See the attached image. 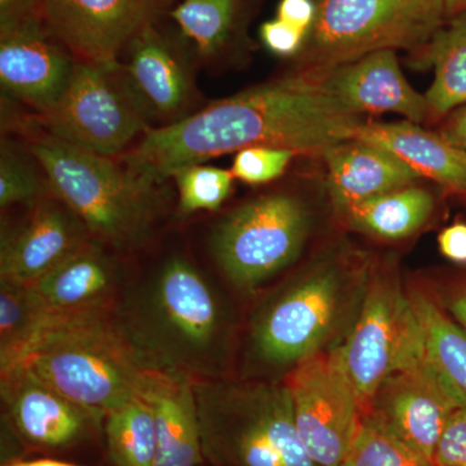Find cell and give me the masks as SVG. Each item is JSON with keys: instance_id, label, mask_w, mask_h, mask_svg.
<instances>
[{"instance_id": "obj_24", "label": "cell", "mask_w": 466, "mask_h": 466, "mask_svg": "<svg viewBox=\"0 0 466 466\" xmlns=\"http://www.w3.org/2000/svg\"><path fill=\"white\" fill-rule=\"evenodd\" d=\"M420 51L421 63L434 69L425 94L428 121H443L466 106V12L451 16Z\"/></svg>"}, {"instance_id": "obj_41", "label": "cell", "mask_w": 466, "mask_h": 466, "mask_svg": "<svg viewBox=\"0 0 466 466\" xmlns=\"http://www.w3.org/2000/svg\"><path fill=\"white\" fill-rule=\"evenodd\" d=\"M447 17L466 12V0H446Z\"/></svg>"}, {"instance_id": "obj_14", "label": "cell", "mask_w": 466, "mask_h": 466, "mask_svg": "<svg viewBox=\"0 0 466 466\" xmlns=\"http://www.w3.org/2000/svg\"><path fill=\"white\" fill-rule=\"evenodd\" d=\"M46 26L76 61L118 66L119 52L152 18L153 0H39Z\"/></svg>"}, {"instance_id": "obj_35", "label": "cell", "mask_w": 466, "mask_h": 466, "mask_svg": "<svg viewBox=\"0 0 466 466\" xmlns=\"http://www.w3.org/2000/svg\"><path fill=\"white\" fill-rule=\"evenodd\" d=\"M318 5L314 0H280L278 5L279 20L309 33L317 18Z\"/></svg>"}, {"instance_id": "obj_40", "label": "cell", "mask_w": 466, "mask_h": 466, "mask_svg": "<svg viewBox=\"0 0 466 466\" xmlns=\"http://www.w3.org/2000/svg\"><path fill=\"white\" fill-rule=\"evenodd\" d=\"M3 466H79L51 459L11 460Z\"/></svg>"}, {"instance_id": "obj_5", "label": "cell", "mask_w": 466, "mask_h": 466, "mask_svg": "<svg viewBox=\"0 0 466 466\" xmlns=\"http://www.w3.org/2000/svg\"><path fill=\"white\" fill-rule=\"evenodd\" d=\"M370 263L343 253L311 267L260 309L250 332L251 352L274 368L296 367L327 349L357 315Z\"/></svg>"}, {"instance_id": "obj_15", "label": "cell", "mask_w": 466, "mask_h": 466, "mask_svg": "<svg viewBox=\"0 0 466 466\" xmlns=\"http://www.w3.org/2000/svg\"><path fill=\"white\" fill-rule=\"evenodd\" d=\"M92 240L84 222L50 192L20 225L2 233L0 279L35 284Z\"/></svg>"}, {"instance_id": "obj_13", "label": "cell", "mask_w": 466, "mask_h": 466, "mask_svg": "<svg viewBox=\"0 0 466 466\" xmlns=\"http://www.w3.org/2000/svg\"><path fill=\"white\" fill-rule=\"evenodd\" d=\"M76 60L41 15L0 24V82L34 115L47 112L66 91Z\"/></svg>"}, {"instance_id": "obj_20", "label": "cell", "mask_w": 466, "mask_h": 466, "mask_svg": "<svg viewBox=\"0 0 466 466\" xmlns=\"http://www.w3.org/2000/svg\"><path fill=\"white\" fill-rule=\"evenodd\" d=\"M320 156L337 216L360 202L416 184L421 177L406 159L360 139L334 144Z\"/></svg>"}, {"instance_id": "obj_29", "label": "cell", "mask_w": 466, "mask_h": 466, "mask_svg": "<svg viewBox=\"0 0 466 466\" xmlns=\"http://www.w3.org/2000/svg\"><path fill=\"white\" fill-rule=\"evenodd\" d=\"M342 466H437L410 449L368 412L360 422Z\"/></svg>"}, {"instance_id": "obj_22", "label": "cell", "mask_w": 466, "mask_h": 466, "mask_svg": "<svg viewBox=\"0 0 466 466\" xmlns=\"http://www.w3.org/2000/svg\"><path fill=\"white\" fill-rule=\"evenodd\" d=\"M352 139L391 150L406 159L420 177L433 180L466 202V150L444 142L437 133L408 121L364 122Z\"/></svg>"}, {"instance_id": "obj_38", "label": "cell", "mask_w": 466, "mask_h": 466, "mask_svg": "<svg viewBox=\"0 0 466 466\" xmlns=\"http://www.w3.org/2000/svg\"><path fill=\"white\" fill-rule=\"evenodd\" d=\"M437 134L451 146L466 150V106L447 116Z\"/></svg>"}, {"instance_id": "obj_12", "label": "cell", "mask_w": 466, "mask_h": 466, "mask_svg": "<svg viewBox=\"0 0 466 466\" xmlns=\"http://www.w3.org/2000/svg\"><path fill=\"white\" fill-rule=\"evenodd\" d=\"M461 407L420 354L382 382L363 412L379 420L410 449L433 460L444 429Z\"/></svg>"}, {"instance_id": "obj_36", "label": "cell", "mask_w": 466, "mask_h": 466, "mask_svg": "<svg viewBox=\"0 0 466 466\" xmlns=\"http://www.w3.org/2000/svg\"><path fill=\"white\" fill-rule=\"evenodd\" d=\"M441 253L455 263H466V223L456 222L441 232L438 238Z\"/></svg>"}, {"instance_id": "obj_39", "label": "cell", "mask_w": 466, "mask_h": 466, "mask_svg": "<svg viewBox=\"0 0 466 466\" xmlns=\"http://www.w3.org/2000/svg\"><path fill=\"white\" fill-rule=\"evenodd\" d=\"M38 15H41L39 0H0V24Z\"/></svg>"}, {"instance_id": "obj_17", "label": "cell", "mask_w": 466, "mask_h": 466, "mask_svg": "<svg viewBox=\"0 0 466 466\" xmlns=\"http://www.w3.org/2000/svg\"><path fill=\"white\" fill-rule=\"evenodd\" d=\"M3 407L18 437L38 449L72 446L97 424L87 412L36 379L25 367L3 370Z\"/></svg>"}, {"instance_id": "obj_30", "label": "cell", "mask_w": 466, "mask_h": 466, "mask_svg": "<svg viewBox=\"0 0 466 466\" xmlns=\"http://www.w3.org/2000/svg\"><path fill=\"white\" fill-rule=\"evenodd\" d=\"M170 177L184 214L218 210L231 195L235 180L231 170L202 164L177 168Z\"/></svg>"}, {"instance_id": "obj_8", "label": "cell", "mask_w": 466, "mask_h": 466, "mask_svg": "<svg viewBox=\"0 0 466 466\" xmlns=\"http://www.w3.org/2000/svg\"><path fill=\"white\" fill-rule=\"evenodd\" d=\"M337 346L361 412L391 373L421 354L415 309L390 263L368 268L357 315Z\"/></svg>"}, {"instance_id": "obj_32", "label": "cell", "mask_w": 466, "mask_h": 466, "mask_svg": "<svg viewBox=\"0 0 466 466\" xmlns=\"http://www.w3.org/2000/svg\"><path fill=\"white\" fill-rule=\"evenodd\" d=\"M296 156L290 149L250 147L236 153L231 173L235 179L259 186L280 177Z\"/></svg>"}, {"instance_id": "obj_21", "label": "cell", "mask_w": 466, "mask_h": 466, "mask_svg": "<svg viewBox=\"0 0 466 466\" xmlns=\"http://www.w3.org/2000/svg\"><path fill=\"white\" fill-rule=\"evenodd\" d=\"M92 240L41 280L30 285L45 314L112 309L121 276L118 266Z\"/></svg>"}, {"instance_id": "obj_27", "label": "cell", "mask_w": 466, "mask_h": 466, "mask_svg": "<svg viewBox=\"0 0 466 466\" xmlns=\"http://www.w3.org/2000/svg\"><path fill=\"white\" fill-rule=\"evenodd\" d=\"M43 317L30 285L0 279V372L17 363Z\"/></svg>"}, {"instance_id": "obj_3", "label": "cell", "mask_w": 466, "mask_h": 466, "mask_svg": "<svg viewBox=\"0 0 466 466\" xmlns=\"http://www.w3.org/2000/svg\"><path fill=\"white\" fill-rule=\"evenodd\" d=\"M18 126L50 192L95 241L130 251L148 240L161 211L162 184L135 173L119 157L76 148L24 121Z\"/></svg>"}, {"instance_id": "obj_18", "label": "cell", "mask_w": 466, "mask_h": 466, "mask_svg": "<svg viewBox=\"0 0 466 466\" xmlns=\"http://www.w3.org/2000/svg\"><path fill=\"white\" fill-rule=\"evenodd\" d=\"M330 94L357 115L395 113L404 121H428L425 95L417 92L401 72L397 51L372 52L320 76Z\"/></svg>"}, {"instance_id": "obj_26", "label": "cell", "mask_w": 466, "mask_h": 466, "mask_svg": "<svg viewBox=\"0 0 466 466\" xmlns=\"http://www.w3.org/2000/svg\"><path fill=\"white\" fill-rule=\"evenodd\" d=\"M106 447L116 466H156L157 441L152 410L139 394L104 419Z\"/></svg>"}, {"instance_id": "obj_9", "label": "cell", "mask_w": 466, "mask_h": 466, "mask_svg": "<svg viewBox=\"0 0 466 466\" xmlns=\"http://www.w3.org/2000/svg\"><path fill=\"white\" fill-rule=\"evenodd\" d=\"M311 227V211L302 198L271 193L220 220L211 235V251L235 287L251 290L299 259Z\"/></svg>"}, {"instance_id": "obj_28", "label": "cell", "mask_w": 466, "mask_h": 466, "mask_svg": "<svg viewBox=\"0 0 466 466\" xmlns=\"http://www.w3.org/2000/svg\"><path fill=\"white\" fill-rule=\"evenodd\" d=\"M236 8L238 0H184L170 16L198 52L210 56L228 39Z\"/></svg>"}, {"instance_id": "obj_33", "label": "cell", "mask_w": 466, "mask_h": 466, "mask_svg": "<svg viewBox=\"0 0 466 466\" xmlns=\"http://www.w3.org/2000/svg\"><path fill=\"white\" fill-rule=\"evenodd\" d=\"M433 460L437 466H466V407L459 408L451 417Z\"/></svg>"}, {"instance_id": "obj_1", "label": "cell", "mask_w": 466, "mask_h": 466, "mask_svg": "<svg viewBox=\"0 0 466 466\" xmlns=\"http://www.w3.org/2000/svg\"><path fill=\"white\" fill-rule=\"evenodd\" d=\"M364 122L325 88L320 76L299 69L214 101L174 124L148 127L119 158L135 173L164 184L177 168L250 147L321 155L352 139Z\"/></svg>"}, {"instance_id": "obj_6", "label": "cell", "mask_w": 466, "mask_h": 466, "mask_svg": "<svg viewBox=\"0 0 466 466\" xmlns=\"http://www.w3.org/2000/svg\"><path fill=\"white\" fill-rule=\"evenodd\" d=\"M202 452L214 466H320L300 441L285 385L195 381Z\"/></svg>"}, {"instance_id": "obj_25", "label": "cell", "mask_w": 466, "mask_h": 466, "mask_svg": "<svg viewBox=\"0 0 466 466\" xmlns=\"http://www.w3.org/2000/svg\"><path fill=\"white\" fill-rule=\"evenodd\" d=\"M434 208L433 193L410 184L346 208L339 217L350 229L381 240L398 241L425 226Z\"/></svg>"}, {"instance_id": "obj_31", "label": "cell", "mask_w": 466, "mask_h": 466, "mask_svg": "<svg viewBox=\"0 0 466 466\" xmlns=\"http://www.w3.org/2000/svg\"><path fill=\"white\" fill-rule=\"evenodd\" d=\"M50 193L47 180L36 174L11 143L2 142L0 150V208L5 210L14 205L32 208Z\"/></svg>"}, {"instance_id": "obj_37", "label": "cell", "mask_w": 466, "mask_h": 466, "mask_svg": "<svg viewBox=\"0 0 466 466\" xmlns=\"http://www.w3.org/2000/svg\"><path fill=\"white\" fill-rule=\"evenodd\" d=\"M444 290L441 306L466 333V278L452 281Z\"/></svg>"}, {"instance_id": "obj_10", "label": "cell", "mask_w": 466, "mask_h": 466, "mask_svg": "<svg viewBox=\"0 0 466 466\" xmlns=\"http://www.w3.org/2000/svg\"><path fill=\"white\" fill-rule=\"evenodd\" d=\"M24 122L61 142L108 157L125 155L150 127L126 87L121 64L112 67L82 61H76L57 103Z\"/></svg>"}, {"instance_id": "obj_4", "label": "cell", "mask_w": 466, "mask_h": 466, "mask_svg": "<svg viewBox=\"0 0 466 466\" xmlns=\"http://www.w3.org/2000/svg\"><path fill=\"white\" fill-rule=\"evenodd\" d=\"M118 318L147 366L214 380L225 318L213 287L189 260L168 258Z\"/></svg>"}, {"instance_id": "obj_23", "label": "cell", "mask_w": 466, "mask_h": 466, "mask_svg": "<svg viewBox=\"0 0 466 466\" xmlns=\"http://www.w3.org/2000/svg\"><path fill=\"white\" fill-rule=\"evenodd\" d=\"M421 332V357L466 407V333L441 300L421 289H410Z\"/></svg>"}, {"instance_id": "obj_16", "label": "cell", "mask_w": 466, "mask_h": 466, "mask_svg": "<svg viewBox=\"0 0 466 466\" xmlns=\"http://www.w3.org/2000/svg\"><path fill=\"white\" fill-rule=\"evenodd\" d=\"M127 48L122 78L147 121L150 116L165 126L189 116L196 90L182 54L150 21L135 34Z\"/></svg>"}, {"instance_id": "obj_34", "label": "cell", "mask_w": 466, "mask_h": 466, "mask_svg": "<svg viewBox=\"0 0 466 466\" xmlns=\"http://www.w3.org/2000/svg\"><path fill=\"white\" fill-rule=\"evenodd\" d=\"M259 35L267 50L284 57L299 54L308 38V33L279 18L262 24Z\"/></svg>"}, {"instance_id": "obj_7", "label": "cell", "mask_w": 466, "mask_h": 466, "mask_svg": "<svg viewBox=\"0 0 466 466\" xmlns=\"http://www.w3.org/2000/svg\"><path fill=\"white\" fill-rule=\"evenodd\" d=\"M446 17V0H320L299 69L320 76L372 52L420 51Z\"/></svg>"}, {"instance_id": "obj_2", "label": "cell", "mask_w": 466, "mask_h": 466, "mask_svg": "<svg viewBox=\"0 0 466 466\" xmlns=\"http://www.w3.org/2000/svg\"><path fill=\"white\" fill-rule=\"evenodd\" d=\"M112 309L45 314L15 364L25 367L97 424L137 394L148 368Z\"/></svg>"}, {"instance_id": "obj_19", "label": "cell", "mask_w": 466, "mask_h": 466, "mask_svg": "<svg viewBox=\"0 0 466 466\" xmlns=\"http://www.w3.org/2000/svg\"><path fill=\"white\" fill-rule=\"evenodd\" d=\"M137 394L152 410L157 441L156 466H202L195 381L179 373L148 367Z\"/></svg>"}, {"instance_id": "obj_11", "label": "cell", "mask_w": 466, "mask_h": 466, "mask_svg": "<svg viewBox=\"0 0 466 466\" xmlns=\"http://www.w3.org/2000/svg\"><path fill=\"white\" fill-rule=\"evenodd\" d=\"M284 385L309 456L320 466H342L357 434L361 406L339 346L321 350L291 368Z\"/></svg>"}]
</instances>
